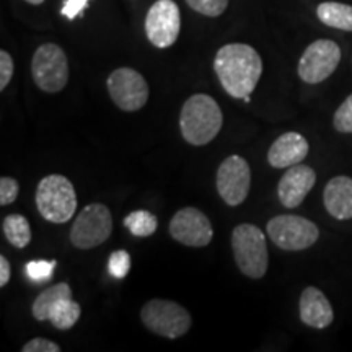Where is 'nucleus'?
<instances>
[{
  "label": "nucleus",
  "mask_w": 352,
  "mask_h": 352,
  "mask_svg": "<svg viewBox=\"0 0 352 352\" xmlns=\"http://www.w3.org/2000/svg\"><path fill=\"white\" fill-rule=\"evenodd\" d=\"M124 226L129 228V232L134 236H140V239H145V236H151L155 233L158 227V220L155 215L148 210H134L124 219Z\"/></svg>",
  "instance_id": "nucleus-21"
},
{
  "label": "nucleus",
  "mask_w": 352,
  "mask_h": 352,
  "mask_svg": "<svg viewBox=\"0 0 352 352\" xmlns=\"http://www.w3.org/2000/svg\"><path fill=\"white\" fill-rule=\"evenodd\" d=\"M214 70L223 90L233 98L243 100L253 94L261 78L263 60L250 44L232 43L215 54Z\"/></svg>",
  "instance_id": "nucleus-1"
},
{
  "label": "nucleus",
  "mask_w": 352,
  "mask_h": 352,
  "mask_svg": "<svg viewBox=\"0 0 352 352\" xmlns=\"http://www.w3.org/2000/svg\"><path fill=\"white\" fill-rule=\"evenodd\" d=\"M23 352H60V346L52 342L46 338H34V340L28 341L21 347Z\"/></svg>",
  "instance_id": "nucleus-28"
},
{
  "label": "nucleus",
  "mask_w": 352,
  "mask_h": 352,
  "mask_svg": "<svg viewBox=\"0 0 352 352\" xmlns=\"http://www.w3.org/2000/svg\"><path fill=\"white\" fill-rule=\"evenodd\" d=\"M10 280V263L6 256H0V287H6Z\"/></svg>",
  "instance_id": "nucleus-30"
},
{
  "label": "nucleus",
  "mask_w": 352,
  "mask_h": 352,
  "mask_svg": "<svg viewBox=\"0 0 352 352\" xmlns=\"http://www.w3.org/2000/svg\"><path fill=\"white\" fill-rule=\"evenodd\" d=\"M109 96L122 111H139L148 100V85L138 70L131 67H120L107 82Z\"/></svg>",
  "instance_id": "nucleus-11"
},
{
  "label": "nucleus",
  "mask_w": 352,
  "mask_h": 352,
  "mask_svg": "<svg viewBox=\"0 0 352 352\" xmlns=\"http://www.w3.org/2000/svg\"><path fill=\"white\" fill-rule=\"evenodd\" d=\"M316 173L308 165L289 166L279 184H277V196L280 204L287 209L298 208L305 199L311 188L315 186Z\"/></svg>",
  "instance_id": "nucleus-15"
},
{
  "label": "nucleus",
  "mask_w": 352,
  "mask_h": 352,
  "mask_svg": "<svg viewBox=\"0 0 352 352\" xmlns=\"http://www.w3.org/2000/svg\"><path fill=\"white\" fill-rule=\"evenodd\" d=\"M267 235L272 243L285 252H302L316 243L320 228L300 215L283 214L267 222Z\"/></svg>",
  "instance_id": "nucleus-6"
},
{
  "label": "nucleus",
  "mask_w": 352,
  "mask_h": 352,
  "mask_svg": "<svg viewBox=\"0 0 352 352\" xmlns=\"http://www.w3.org/2000/svg\"><path fill=\"white\" fill-rule=\"evenodd\" d=\"M57 266L56 259L52 261H46V259H36V261H30L26 264V276L34 283H43V280L51 279L54 274V270Z\"/></svg>",
  "instance_id": "nucleus-23"
},
{
  "label": "nucleus",
  "mask_w": 352,
  "mask_h": 352,
  "mask_svg": "<svg viewBox=\"0 0 352 352\" xmlns=\"http://www.w3.org/2000/svg\"><path fill=\"white\" fill-rule=\"evenodd\" d=\"M341 60V50L331 39H316L298 60V77L305 83H320L331 76Z\"/></svg>",
  "instance_id": "nucleus-10"
},
{
  "label": "nucleus",
  "mask_w": 352,
  "mask_h": 352,
  "mask_svg": "<svg viewBox=\"0 0 352 352\" xmlns=\"http://www.w3.org/2000/svg\"><path fill=\"white\" fill-rule=\"evenodd\" d=\"M182 16L173 0H157L145 16V34L155 47L173 46L179 36Z\"/></svg>",
  "instance_id": "nucleus-12"
},
{
  "label": "nucleus",
  "mask_w": 352,
  "mask_h": 352,
  "mask_svg": "<svg viewBox=\"0 0 352 352\" xmlns=\"http://www.w3.org/2000/svg\"><path fill=\"white\" fill-rule=\"evenodd\" d=\"M300 320L307 327L315 329L328 328L334 320V311L329 300L316 287H307L300 296Z\"/></svg>",
  "instance_id": "nucleus-17"
},
{
  "label": "nucleus",
  "mask_w": 352,
  "mask_h": 352,
  "mask_svg": "<svg viewBox=\"0 0 352 352\" xmlns=\"http://www.w3.org/2000/svg\"><path fill=\"white\" fill-rule=\"evenodd\" d=\"M140 318L152 333L168 340L184 336L191 328V316L186 308L176 302L162 300V298H153L145 303L140 311Z\"/></svg>",
  "instance_id": "nucleus-7"
},
{
  "label": "nucleus",
  "mask_w": 352,
  "mask_h": 352,
  "mask_svg": "<svg viewBox=\"0 0 352 352\" xmlns=\"http://www.w3.org/2000/svg\"><path fill=\"white\" fill-rule=\"evenodd\" d=\"M13 59L7 51H0V90H6L13 77Z\"/></svg>",
  "instance_id": "nucleus-27"
},
{
  "label": "nucleus",
  "mask_w": 352,
  "mask_h": 352,
  "mask_svg": "<svg viewBox=\"0 0 352 352\" xmlns=\"http://www.w3.org/2000/svg\"><path fill=\"white\" fill-rule=\"evenodd\" d=\"M32 76L43 91L57 94L64 90L69 82V60L63 47L54 43L39 46L32 59Z\"/></svg>",
  "instance_id": "nucleus-8"
},
{
  "label": "nucleus",
  "mask_w": 352,
  "mask_h": 352,
  "mask_svg": "<svg viewBox=\"0 0 352 352\" xmlns=\"http://www.w3.org/2000/svg\"><path fill=\"white\" fill-rule=\"evenodd\" d=\"M316 15L321 23L327 26L352 32V6L341 2H323L316 7Z\"/></svg>",
  "instance_id": "nucleus-19"
},
{
  "label": "nucleus",
  "mask_w": 352,
  "mask_h": 352,
  "mask_svg": "<svg viewBox=\"0 0 352 352\" xmlns=\"http://www.w3.org/2000/svg\"><path fill=\"white\" fill-rule=\"evenodd\" d=\"M334 129L344 132V134H352V95L342 101V104L336 109L333 118Z\"/></svg>",
  "instance_id": "nucleus-25"
},
{
  "label": "nucleus",
  "mask_w": 352,
  "mask_h": 352,
  "mask_svg": "<svg viewBox=\"0 0 352 352\" xmlns=\"http://www.w3.org/2000/svg\"><path fill=\"white\" fill-rule=\"evenodd\" d=\"M25 2L32 3V6H41V3L44 2V0H25Z\"/></svg>",
  "instance_id": "nucleus-31"
},
{
  "label": "nucleus",
  "mask_w": 352,
  "mask_h": 352,
  "mask_svg": "<svg viewBox=\"0 0 352 352\" xmlns=\"http://www.w3.org/2000/svg\"><path fill=\"white\" fill-rule=\"evenodd\" d=\"M219 196L228 206H240L246 199L252 186V170L248 162L240 155H230L222 162L217 170Z\"/></svg>",
  "instance_id": "nucleus-13"
},
{
  "label": "nucleus",
  "mask_w": 352,
  "mask_h": 352,
  "mask_svg": "<svg viewBox=\"0 0 352 352\" xmlns=\"http://www.w3.org/2000/svg\"><path fill=\"white\" fill-rule=\"evenodd\" d=\"M222 124V111L212 96L197 94L184 101L179 114V129L186 142L197 147L212 142Z\"/></svg>",
  "instance_id": "nucleus-2"
},
{
  "label": "nucleus",
  "mask_w": 352,
  "mask_h": 352,
  "mask_svg": "<svg viewBox=\"0 0 352 352\" xmlns=\"http://www.w3.org/2000/svg\"><path fill=\"white\" fill-rule=\"evenodd\" d=\"M108 271L114 279L121 280L129 274L131 271V256L126 250H118L109 254L108 259Z\"/></svg>",
  "instance_id": "nucleus-22"
},
{
  "label": "nucleus",
  "mask_w": 352,
  "mask_h": 352,
  "mask_svg": "<svg viewBox=\"0 0 352 352\" xmlns=\"http://www.w3.org/2000/svg\"><path fill=\"white\" fill-rule=\"evenodd\" d=\"M113 232V217L104 204H88L77 215L70 230V241L78 250H90L104 243Z\"/></svg>",
  "instance_id": "nucleus-9"
},
{
  "label": "nucleus",
  "mask_w": 352,
  "mask_h": 352,
  "mask_svg": "<svg viewBox=\"0 0 352 352\" xmlns=\"http://www.w3.org/2000/svg\"><path fill=\"white\" fill-rule=\"evenodd\" d=\"M3 235L15 248H25L32 241V228H30L28 219L20 214L7 215L2 223Z\"/></svg>",
  "instance_id": "nucleus-20"
},
{
  "label": "nucleus",
  "mask_w": 352,
  "mask_h": 352,
  "mask_svg": "<svg viewBox=\"0 0 352 352\" xmlns=\"http://www.w3.org/2000/svg\"><path fill=\"white\" fill-rule=\"evenodd\" d=\"M308 142L298 132H285L274 140L267 152V162L274 168H289L305 160Z\"/></svg>",
  "instance_id": "nucleus-16"
},
{
  "label": "nucleus",
  "mask_w": 352,
  "mask_h": 352,
  "mask_svg": "<svg viewBox=\"0 0 352 352\" xmlns=\"http://www.w3.org/2000/svg\"><path fill=\"white\" fill-rule=\"evenodd\" d=\"M170 235L176 241L201 248L212 241V223L196 208H184L173 215L170 222Z\"/></svg>",
  "instance_id": "nucleus-14"
},
{
  "label": "nucleus",
  "mask_w": 352,
  "mask_h": 352,
  "mask_svg": "<svg viewBox=\"0 0 352 352\" xmlns=\"http://www.w3.org/2000/svg\"><path fill=\"white\" fill-rule=\"evenodd\" d=\"M32 314L38 321H51L52 327L67 331L80 318L82 308L72 300V289L60 283L39 294L33 302Z\"/></svg>",
  "instance_id": "nucleus-5"
},
{
  "label": "nucleus",
  "mask_w": 352,
  "mask_h": 352,
  "mask_svg": "<svg viewBox=\"0 0 352 352\" xmlns=\"http://www.w3.org/2000/svg\"><path fill=\"white\" fill-rule=\"evenodd\" d=\"M90 0H64V6L60 8V13L69 20H76L80 13L88 7Z\"/></svg>",
  "instance_id": "nucleus-29"
},
{
  "label": "nucleus",
  "mask_w": 352,
  "mask_h": 352,
  "mask_svg": "<svg viewBox=\"0 0 352 352\" xmlns=\"http://www.w3.org/2000/svg\"><path fill=\"white\" fill-rule=\"evenodd\" d=\"M323 202L328 214L338 220L352 219V178L334 176L324 186Z\"/></svg>",
  "instance_id": "nucleus-18"
},
{
  "label": "nucleus",
  "mask_w": 352,
  "mask_h": 352,
  "mask_svg": "<svg viewBox=\"0 0 352 352\" xmlns=\"http://www.w3.org/2000/svg\"><path fill=\"white\" fill-rule=\"evenodd\" d=\"M186 3L206 16H220L228 7V0H186Z\"/></svg>",
  "instance_id": "nucleus-24"
},
{
  "label": "nucleus",
  "mask_w": 352,
  "mask_h": 352,
  "mask_svg": "<svg viewBox=\"0 0 352 352\" xmlns=\"http://www.w3.org/2000/svg\"><path fill=\"white\" fill-rule=\"evenodd\" d=\"M20 184L16 179L8 178V176H2L0 178V204L8 206L19 197Z\"/></svg>",
  "instance_id": "nucleus-26"
},
{
  "label": "nucleus",
  "mask_w": 352,
  "mask_h": 352,
  "mask_svg": "<svg viewBox=\"0 0 352 352\" xmlns=\"http://www.w3.org/2000/svg\"><path fill=\"white\" fill-rule=\"evenodd\" d=\"M232 250L239 270L252 279H261L267 271L266 235L252 223H241L232 233Z\"/></svg>",
  "instance_id": "nucleus-4"
},
{
  "label": "nucleus",
  "mask_w": 352,
  "mask_h": 352,
  "mask_svg": "<svg viewBox=\"0 0 352 352\" xmlns=\"http://www.w3.org/2000/svg\"><path fill=\"white\" fill-rule=\"evenodd\" d=\"M36 208L39 214L52 223L69 222L77 210L74 184L63 175L43 178L36 189Z\"/></svg>",
  "instance_id": "nucleus-3"
}]
</instances>
